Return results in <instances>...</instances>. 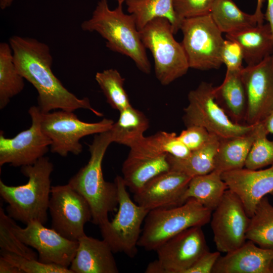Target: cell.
<instances>
[{
	"label": "cell",
	"instance_id": "cell-2",
	"mask_svg": "<svg viewBox=\"0 0 273 273\" xmlns=\"http://www.w3.org/2000/svg\"><path fill=\"white\" fill-rule=\"evenodd\" d=\"M85 31L96 32L111 51L131 59L143 73L151 72V64L133 15L125 14L122 4L110 9L108 0H100L90 18L81 24Z\"/></svg>",
	"mask_w": 273,
	"mask_h": 273
},
{
	"label": "cell",
	"instance_id": "cell-32",
	"mask_svg": "<svg viewBox=\"0 0 273 273\" xmlns=\"http://www.w3.org/2000/svg\"><path fill=\"white\" fill-rule=\"evenodd\" d=\"M95 79L113 109L120 112L131 106L124 87L125 79L117 70L111 68L98 72Z\"/></svg>",
	"mask_w": 273,
	"mask_h": 273
},
{
	"label": "cell",
	"instance_id": "cell-27",
	"mask_svg": "<svg viewBox=\"0 0 273 273\" xmlns=\"http://www.w3.org/2000/svg\"><path fill=\"white\" fill-rule=\"evenodd\" d=\"M119 113L118 120L110 129L112 141L130 148L144 137L149 120L143 112L132 106Z\"/></svg>",
	"mask_w": 273,
	"mask_h": 273
},
{
	"label": "cell",
	"instance_id": "cell-31",
	"mask_svg": "<svg viewBox=\"0 0 273 273\" xmlns=\"http://www.w3.org/2000/svg\"><path fill=\"white\" fill-rule=\"evenodd\" d=\"M246 239L273 251V205L266 196L259 201L250 218Z\"/></svg>",
	"mask_w": 273,
	"mask_h": 273
},
{
	"label": "cell",
	"instance_id": "cell-23",
	"mask_svg": "<svg viewBox=\"0 0 273 273\" xmlns=\"http://www.w3.org/2000/svg\"><path fill=\"white\" fill-rule=\"evenodd\" d=\"M227 39L241 47L247 65L258 64L273 54V35L268 23L257 24L244 30L226 34Z\"/></svg>",
	"mask_w": 273,
	"mask_h": 273
},
{
	"label": "cell",
	"instance_id": "cell-7",
	"mask_svg": "<svg viewBox=\"0 0 273 273\" xmlns=\"http://www.w3.org/2000/svg\"><path fill=\"white\" fill-rule=\"evenodd\" d=\"M114 182L118 196L117 213L111 221L99 226L103 239L114 253H123L133 258L138 251L141 226L149 211L131 200L122 176H116Z\"/></svg>",
	"mask_w": 273,
	"mask_h": 273
},
{
	"label": "cell",
	"instance_id": "cell-25",
	"mask_svg": "<svg viewBox=\"0 0 273 273\" xmlns=\"http://www.w3.org/2000/svg\"><path fill=\"white\" fill-rule=\"evenodd\" d=\"M227 185L216 170L191 178L183 196V201L193 198L204 207L213 211L221 200Z\"/></svg>",
	"mask_w": 273,
	"mask_h": 273
},
{
	"label": "cell",
	"instance_id": "cell-26",
	"mask_svg": "<svg viewBox=\"0 0 273 273\" xmlns=\"http://www.w3.org/2000/svg\"><path fill=\"white\" fill-rule=\"evenodd\" d=\"M127 11L133 15L139 30L157 18H164L170 22L174 34L180 30L182 20L174 10L173 0H127Z\"/></svg>",
	"mask_w": 273,
	"mask_h": 273
},
{
	"label": "cell",
	"instance_id": "cell-4",
	"mask_svg": "<svg viewBox=\"0 0 273 273\" xmlns=\"http://www.w3.org/2000/svg\"><path fill=\"white\" fill-rule=\"evenodd\" d=\"M112 143L110 130L97 134L89 145L90 158L87 163L68 183L87 201L92 221L98 226L109 220V213L115 210L118 205L116 185L104 179L102 168L104 155Z\"/></svg>",
	"mask_w": 273,
	"mask_h": 273
},
{
	"label": "cell",
	"instance_id": "cell-17",
	"mask_svg": "<svg viewBox=\"0 0 273 273\" xmlns=\"http://www.w3.org/2000/svg\"><path fill=\"white\" fill-rule=\"evenodd\" d=\"M130 149L122 172L125 185L133 194L155 176L170 170L168 154L157 151L147 137Z\"/></svg>",
	"mask_w": 273,
	"mask_h": 273
},
{
	"label": "cell",
	"instance_id": "cell-43",
	"mask_svg": "<svg viewBox=\"0 0 273 273\" xmlns=\"http://www.w3.org/2000/svg\"><path fill=\"white\" fill-rule=\"evenodd\" d=\"M265 1L266 0H257L256 8L254 14L257 18L258 21V24H261L264 23V16L261 11V9L263 4Z\"/></svg>",
	"mask_w": 273,
	"mask_h": 273
},
{
	"label": "cell",
	"instance_id": "cell-35",
	"mask_svg": "<svg viewBox=\"0 0 273 273\" xmlns=\"http://www.w3.org/2000/svg\"><path fill=\"white\" fill-rule=\"evenodd\" d=\"M1 257L19 268L23 273H73L69 268L45 264L38 259L27 258L12 252L1 251Z\"/></svg>",
	"mask_w": 273,
	"mask_h": 273
},
{
	"label": "cell",
	"instance_id": "cell-12",
	"mask_svg": "<svg viewBox=\"0 0 273 273\" xmlns=\"http://www.w3.org/2000/svg\"><path fill=\"white\" fill-rule=\"evenodd\" d=\"M49 211L52 229L73 241L85 235L84 225L92 219L88 202L69 184L52 187Z\"/></svg>",
	"mask_w": 273,
	"mask_h": 273
},
{
	"label": "cell",
	"instance_id": "cell-15",
	"mask_svg": "<svg viewBox=\"0 0 273 273\" xmlns=\"http://www.w3.org/2000/svg\"><path fill=\"white\" fill-rule=\"evenodd\" d=\"M11 225L21 242L37 251L40 262L69 267L77 251V241L68 239L37 221H31L22 228L12 219Z\"/></svg>",
	"mask_w": 273,
	"mask_h": 273
},
{
	"label": "cell",
	"instance_id": "cell-45",
	"mask_svg": "<svg viewBox=\"0 0 273 273\" xmlns=\"http://www.w3.org/2000/svg\"><path fill=\"white\" fill-rule=\"evenodd\" d=\"M13 0H0V8L2 10H4L12 5Z\"/></svg>",
	"mask_w": 273,
	"mask_h": 273
},
{
	"label": "cell",
	"instance_id": "cell-30",
	"mask_svg": "<svg viewBox=\"0 0 273 273\" xmlns=\"http://www.w3.org/2000/svg\"><path fill=\"white\" fill-rule=\"evenodd\" d=\"M24 78L15 67L12 50L9 43H0V109H3L10 100L21 93Z\"/></svg>",
	"mask_w": 273,
	"mask_h": 273
},
{
	"label": "cell",
	"instance_id": "cell-44",
	"mask_svg": "<svg viewBox=\"0 0 273 273\" xmlns=\"http://www.w3.org/2000/svg\"><path fill=\"white\" fill-rule=\"evenodd\" d=\"M261 122L268 133L273 134V110Z\"/></svg>",
	"mask_w": 273,
	"mask_h": 273
},
{
	"label": "cell",
	"instance_id": "cell-36",
	"mask_svg": "<svg viewBox=\"0 0 273 273\" xmlns=\"http://www.w3.org/2000/svg\"><path fill=\"white\" fill-rule=\"evenodd\" d=\"M148 138L152 145L161 153L178 158H186L191 153L174 132L161 131Z\"/></svg>",
	"mask_w": 273,
	"mask_h": 273
},
{
	"label": "cell",
	"instance_id": "cell-28",
	"mask_svg": "<svg viewBox=\"0 0 273 273\" xmlns=\"http://www.w3.org/2000/svg\"><path fill=\"white\" fill-rule=\"evenodd\" d=\"M220 138L216 136L206 145L184 158L167 155L170 169L177 171L191 177L206 174L214 170L215 156Z\"/></svg>",
	"mask_w": 273,
	"mask_h": 273
},
{
	"label": "cell",
	"instance_id": "cell-46",
	"mask_svg": "<svg viewBox=\"0 0 273 273\" xmlns=\"http://www.w3.org/2000/svg\"><path fill=\"white\" fill-rule=\"evenodd\" d=\"M270 273H273V259L270 264Z\"/></svg>",
	"mask_w": 273,
	"mask_h": 273
},
{
	"label": "cell",
	"instance_id": "cell-21",
	"mask_svg": "<svg viewBox=\"0 0 273 273\" xmlns=\"http://www.w3.org/2000/svg\"><path fill=\"white\" fill-rule=\"evenodd\" d=\"M75 255L69 266L73 273H117L118 266L109 245L86 235L78 241Z\"/></svg>",
	"mask_w": 273,
	"mask_h": 273
},
{
	"label": "cell",
	"instance_id": "cell-24",
	"mask_svg": "<svg viewBox=\"0 0 273 273\" xmlns=\"http://www.w3.org/2000/svg\"><path fill=\"white\" fill-rule=\"evenodd\" d=\"M257 124L247 134L220 139L215 159V170L222 173L245 167L247 157L256 136Z\"/></svg>",
	"mask_w": 273,
	"mask_h": 273
},
{
	"label": "cell",
	"instance_id": "cell-41",
	"mask_svg": "<svg viewBox=\"0 0 273 273\" xmlns=\"http://www.w3.org/2000/svg\"><path fill=\"white\" fill-rule=\"evenodd\" d=\"M0 272L23 273L19 268L1 257H0Z\"/></svg>",
	"mask_w": 273,
	"mask_h": 273
},
{
	"label": "cell",
	"instance_id": "cell-11",
	"mask_svg": "<svg viewBox=\"0 0 273 273\" xmlns=\"http://www.w3.org/2000/svg\"><path fill=\"white\" fill-rule=\"evenodd\" d=\"M202 227L187 229L159 247L157 259L148 264L145 272L186 273L209 250Z\"/></svg>",
	"mask_w": 273,
	"mask_h": 273
},
{
	"label": "cell",
	"instance_id": "cell-38",
	"mask_svg": "<svg viewBox=\"0 0 273 273\" xmlns=\"http://www.w3.org/2000/svg\"><path fill=\"white\" fill-rule=\"evenodd\" d=\"M216 136L206 128L199 125L186 127V128L177 135L179 140L191 152L203 147Z\"/></svg>",
	"mask_w": 273,
	"mask_h": 273
},
{
	"label": "cell",
	"instance_id": "cell-1",
	"mask_svg": "<svg viewBox=\"0 0 273 273\" xmlns=\"http://www.w3.org/2000/svg\"><path fill=\"white\" fill-rule=\"evenodd\" d=\"M9 44L17 71L37 90V107L41 113L56 109L74 112L84 109L97 116H103L91 106L87 98H77L54 75L52 70L53 57L47 44L18 35L10 37Z\"/></svg>",
	"mask_w": 273,
	"mask_h": 273
},
{
	"label": "cell",
	"instance_id": "cell-37",
	"mask_svg": "<svg viewBox=\"0 0 273 273\" xmlns=\"http://www.w3.org/2000/svg\"><path fill=\"white\" fill-rule=\"evenodd\" d=\"M215 0H173L174 10L183 20L209 14Z\"/></svg>",
	"mask_w": 273,
	"mask_h": 273
},
{
	"label": "cell",
	"instance_id": "cell-13",
	"mask_svg": "<svg viewBox=\"0 0 273 273\" xmlns=\"http://www.w3.org/2000/svg\"><path fill=\"white\" fill-rule=\"evenodd\" d=\"M28 113L31 126L14 137L8 138L0 132V167L9 164L14 167L32 165L44 156L52 144L51 139L41 126L42 113L36 106L31 107Z\"/></svg>",
	"mask_w": 273,
	"mask_h": 273
},
{
	"label": "cell",
	"instance_id": "cell-22",
	"mask_svg": "<svg viewBox=\"0 0 273 273\" xmlns=\"http://www.w3.org/2000/svg\"><path fill=\"white\" fill-rule=\"evenodd\" d=\"M241 71H226L222 83L214 87L215 100L234 122L245 124L247 101Z\"/></svg>",
	"mask_w": 273,
	"mask_h": 273
},
{
	"label": "cell",
	"instance_id": "cell-39",
	"mask_svg": "<svg viewBox=\"0 0 273 273\" xmlns=\"http://www.w3.org/2000/svg\"><path fill=\"white\" fill-rule=\"evenodd\" d=\"M221 60L222 64L226 67V71H241L244 68L242 66L244 55L240 46L236 42L224 40L221 52Z\"/></svg>",
	"mask_w": 273,
	"mask_h": 273
},
{
	"label": "cell",
	"instance_id": "cell-6",
	"mask_svg": "<svg viewBox=\"0 0 273 273\" xmlns=\"http://www.w3.org/2000/svg\"><path fill=\"white\" fill-rule=\"evenodd\" d=\"M139 31L144 47L153 56L155 76L162 85L187 73L190 67L186 54L181 43L175 39L168 20L155 18Z\"/></svg>",
	"mask_w": 273,
	"mask_h": 273
},
{
	"label": "cell",
	"instance_id": "cell-33",
	"mask_svg": "<svg viewBox=\"0 0 273 273\" xmlns=\"http://www.w3.org/2000/svg\"><path fill=\"white\" fill-rule=\"evenodd\" d=\"M262 122L258 123L255 139L247 157L245 168L257 170L273 164V140L267 138Z\"/></svg>",
	"mask_w": 273,
	"mask_h": 273
},
{
	"label": "cell",
	"instance_id": "cell-42",
	"mask_svg": "<svg viewBox=\"0 0 273 273\" xmlns=\"http://www.w3.org/2000/svg\"><path fill=\"white\" fill-rule=\"evenodd\" d=\"M267 6L264 16L270 26L273 35V0H267Z\"/></svg>",
	"mask_w": 273,
	"mask_h": 273
},
{
	"label": "cell",
	"instance_id": "cell-20",
	"mask_svg": "<svg viewBox=\"0 0 273 273\" xmlns=\"http://www.w3.org/2000/svg\"><path fill=\"white\" fill-rule=\"evenodd\" d=\"M273 251L262 248L250 240L220 256L212 273H270Z\"/></svg>",
	"mask_w": 273,
	"mask_h": 273
},
{
	"label": "cell",
	"instance_id": "cell-3",
	"mask_svg": "<svg viewBox=\"0 0 273 273\" xmlns=\"http://www.w3.org/2000/svg\"><path fill=\"white\" fill-rule=\"evenodd\" d=\"M53 169L50 159L43 156L32 165L21 167L28 179L26 184L11 186L0 180V195L8 204L6 211L9 217L25 224L32 221L46 224Z\"/></svg>",
	"mask_w": 273,
	"mask_h": 273
},
{
	"label": "cell",
	"instance_id": "cell-9",
	"mask_svg": "<svg viewBox=\"0 0 273 273\" xmlns=\"http://www.w3.org/2000/svg\"><path fill=\"white\" fill-rule=\"evenodd\" d=\"M180 30L190 68L207 70L220 67L224 39L210 14L184 19Z\"/></svg>",
	"mask_w": 273,
	"mask_h": 273
},
{
	"label": "cell",
	"instance_id": "cell-19",
	"mask_svg": "<svg viewBox=\"0 0 273 273\" xmlns=\"http://www.w3.org/2000/svg\"><path fill=\"white\" fill-rule=\"evenodd\" d=\"M228 189L241 200L247 215L251 217L259 201L273 194V164L264 169L246 168L221 173Z\"/></svg>",
	"mask_w": 273,
	"mask_h": 273
},
{
	"label": "cell",
	"instance_id": "cell-10",
	"mask_svg": "<svg viewBox=\"0 0 273 273\" xmlns=\"http://www.w3.org/2000/svg\"><path fill=\"white\" fill-rule=\"evenodd\" d=\"M114 123L107 118L97 122H85L73 112L63 110L42 113L41 119V129L52 141L51 151L62 157L69 153L79 155L82 151L80 143L82 138L109 130Z\"/></svg>",
	"mask_w": 273,
	"mask_h": 273
},
{
	"label": "cell",
	"instance_id": "cell-16",
	"mask_svg": "<svg viewBox=\"0 0 273 273\" xmlns=\"http://www.w3.org/2000/svg\"><path fill=\"white\" fill-rule=\"evenodd\" d=\"M245 87L247 112L245 123L261 122L273 110V54L241 72Z\"/></svg>",
	"mask_w": 273,
	"mask_h": 273
},
{
	"label": "cell",
	"instance_id": "cell-8",
	"mask_svg": "<svg viewBox=\"0 0 273 273\" xmlns=\"http://www.w3.org/2000/svg\"><path fill=\"white\" fill-rule=\"evenodd\" d=\"M212 83L202 82L188 95L183 120L186 127L199 125L220 139L241 136L251 132L255 125L234 122L216 102Z\"/></svg>",
	"mask_w": 273,
	"mask_h": 273
},
{
	"label": "cell",
	"instance_id": "cell-5",
	"mask_svg": "<svg viewBox=\"0 0 273 273\" xmlns=\"http://www.w3.org/2000/svg\"><path fill=\"white\" fill-rule=\"evenodd\" d=\"M211 214V210L193 198L180 205L152 210L145 218L138 245L155 251L184 230L208 223Z\"/></svg>",
	"mask_w": 273,
	"mask_h": 273
},
{
	"label": "cell",
	"instance_id": "cell-29",
	"mask_svg": "<svg viewBox=\"0 0 273 273\" xmlns=\"http://www.w3.org/2000/svg\"><path fill=\"white\" fill-rule=\"evenodd\" d=\"M209 14L222 33H236L256 26V15L241 11L232 0H215Z\"/></svg>",
	"mask_w": 273,
	"mask_h": 273
},
{
	"label": "cell",
	"instance_id": "cell-18",
	"mask_svg": "<svg viewBox=\"0 0 273 273\" xmlns=\"http://www.w3.org/2000/svg\"><path fill=\"white\" fill-rule=\"evenodd\" d=\"M191 177L170 169L155 176L134 194V201L149 211L180 205Z\"/></svg>",
	"mask_w": 273,
	"mask_h": 273
},
{
	"label": "cell",
	"instance_id": "cell-34",
	"mask_svg": "<svg viewBox=\"0 0 273 273\" xmlns=\"http://www.w3.org/2000/svg\"><path fill=\"white\" fill-rule=\"evenodd\" d=\"M12 218L0 207L1 251L15 253L27 258L38 259V254L21 242L12 230Z\"/></svg>",
	"mask_w": 273,
	"mask_h": 273
},
{
	"label": "cell",
	"instance_id": "cell-40",
	"mask_svg": "<svg viewBox=\"0 0 273 273\" xmlns=\"http://www.w3.org/2000/svg\"><path fill=\"white\" fill-rule=\"evenodd\" d=\"M218 251L210 252L209 250L203 254L186 273H212L213 268L220 256Z\"/></svg>",
	"mask_w": 273,
	"mask_h": 273
},
{
	"label": "cell",
	"instance_id": "cell-14",
	"mask_svg": "<svg viewBox=\"0 0 273 273\" xmlns=\"http://www.w3.org/2000/svg\"><path fill=\"white\" fill-rule=\"evenodd\" d=\"M250 218L241 200L228 189L210 219L217 251L226 253L243 245L247 240Z\"/></svg>",
	"mask_w": 273,
	"mask_h": 273
},
{
	"label": "cell",
	"instance_id": "cell-47",
	"mask_svg": "<svg viewBox=\"0 0 273 273\" xmlns=\"http://www.w3.org/2000/svg\"><path fill=\"white\" fill-rule=\"evenodd\" d=\"M116 1L118 4H123L124 2H125L127 0H115Z\"/></svg>",
	"mask_w": 273,
	"mask_h": 273
}]
</instances>
